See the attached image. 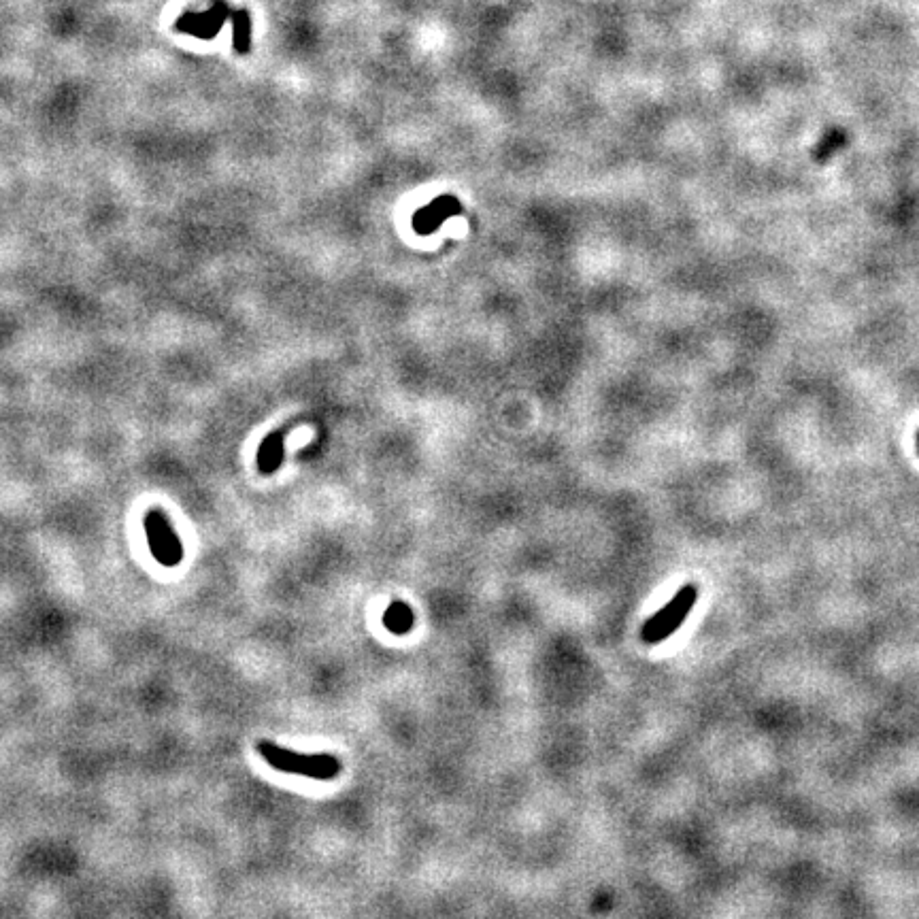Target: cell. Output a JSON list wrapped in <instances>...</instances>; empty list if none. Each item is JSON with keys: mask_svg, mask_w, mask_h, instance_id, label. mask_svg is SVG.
I'll use <instances>...</instances> for the list:
<instances>
[{"mask_svg": "<svg viewBox=\"0 0 919 919\" xmlns=\"http://www.w3.org/2000/svg\"><path fill=\"white\" fill-rule=\"evenodd\" d=\"M258 754L271 768L281 773L330 781L341 775V762L330 754H298V751L275 745L271 741L258 743Z\"/></svg>", "mask_w": 919, "mask_h": 919, "instance_id": "cell-1", "label": "cell"}, {"mask_svg": "<svg viewBox=\"0 0 919 919\" xmlns=\"http://www.w3.org/2000/svg\"><path fill=\"white\" fill-rule=\"evenodd\" d=\"M698 590L694 586H683L668 605H664L654 617H649L641 630V639L647 645H658L666 641L675 630L688 620L692 607L696 605Z\"/></svg>", "mask_w": 919, "mask_h": 919, "instance_id": "cell-2", "label": "cell"}, {"mask_svg": "<svg viewBox=\"0 0 919 919\" xmlns=\"http://www.w3.org/2000/svg\"><path fill=\"white\" fill-rule=\"evenodd\" d=\"M143 526H145V537H147L152 556L166 568L179 566L183 560V545L177 537L173 524L169 522V517H166L160 509H149L143 520Z\"/></svg>", "mask_w": 919, "mask_h": 919, "instance_id": "cell-3", "label": "cell"}, {"mask_svg": "<svg viewBox=\"0 0 919 919\" xmlns=\"http://www.w3.org/2000/svg\"><path fill=\"white\" fill-rule=\"evenodd\" d=\"M226 15H228V7L224 3H217L207 13H183L175 28L181 32H190V35L194 37L211 39L215 37V32L220 30V26L226 22Z\"/></svg>", "mask_w": 919, "mask_h": 919, "instance_id": "cell-4", "label": "cell"}, {"mask_svg": "<svg viewBox=\"0 0 919 919\" xmlns=\"http://www.w3.org/2000/svg\"><path fill=\"white\" fill-rule=\"evenodd\" d=\"M458 211V203L454 198H439L432 205L422 209L415 217V226L420 232H432L441 222H445L451 213Z\"/></svg>", "mask_w": 919, "mask_h": 919, "instance_id": "cell-5", "label": "cell"}, {"mask_svg": "<svg viewBox=\"0 0 919 919\" xmlns=\"http://www.w3.org/2000/svg\"><path fill=\"white\" fill-rule=\"evenodd\" d=\"M413 622H415V615H413V609L405 603H400V600H396V603H392L386 613H383V626H386L392 634H407L411 632L413 628Z\"/></svg>", "mask_w": 919, "mask_h": 919, "instance_id": "cell-6", "label": "cell"}, {"mask_svg": "<svg viewBox=\"0 0 919 919\" xmlns=\"http://www.w3.org/2000/svg\"><path fill=\"white\" fill-rule=\"evenodd\" d=\"M281 460H283V439L279 437V434H275V437H269L260 447L258 471L262 475H271L279 469Z\"/></svg>", "mask_w": 919, "mask_h": 919, "instance_id": "cell-7", "label": "cell"}, {"mask_svg": "<svg viewBox=\"0 0 919 919\" xmlns=\"http://www.w3.org/2000/svg\"><path fill=\"white\" fill-rule=\"evenodd\" d=\"M845 143H847V135H845V132H841V130H830L828 135L822 139V143L813 149V158H815L817 162H824L826 158H830V156H832L834 152H837L839 147H843Z\"/></svg>", "mask_w": 919, "mask_h": 919, "instance_id": "cell-8", "label": "cell"}, {"mask_svg": "<svg viewBox=\"0 0 919 919\" xmlns=\"http://www.w3.org/2000/svg\"><path fill=\"white\" fill-rule=\"evenodd\" d=\"M235 20V49L239 54H247L249 49V13L245 9L232 13Z\"/></svg>", "mask_w": 919, "mask_h": 919, "instance_id": "cell-9", "label": "cell"}, {"mask_svg": "<svg viewBox=\"0 0 919 919\" xmlns=\"http://www.w3.org/2000/svg\"><path fill=\"white\" fill-rule=\"evenodd\" d=\"M917 451H919V432H917Z\"/></svg>", "mask_w": 919, "mask_h": 919, "instance_id": "cell-10", "label": "cell"}]
</instances>
